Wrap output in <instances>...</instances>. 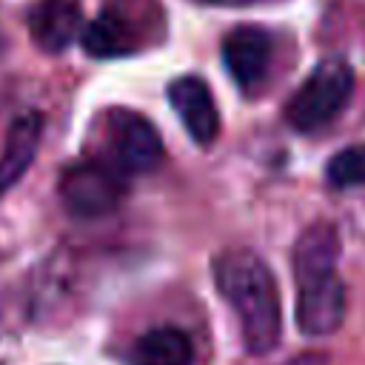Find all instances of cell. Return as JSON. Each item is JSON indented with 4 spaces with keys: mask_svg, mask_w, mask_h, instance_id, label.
<instances>
[{
    "mask_svg": "<svg viewBox=\"0 0 365 365\" xmlns=\"http://www.w3.org/2000/svg\"><path fill=\"white\" fill-rule=\"evenodd\" d=\"M214 282L234 308L248 354H271L282 336L279 288L271 268L248 248H228L214 259Z\"/></svg>",
    "mask_w": 365,
    "mask_h": 365,
    "instance_id": "1",
    "label": "cell"
},
{
    "mask_svg": "<svg viewBox=\"0 0 365 365\" xmlns=\"http://www.w3.org/2000/svg\"><path fill=\"white\" fill-rule=\"evenodd\" d=\"M339 234L331 222L302 231L294 245L297 325L305 336H331L345 317V285L336 274Z\"/></svg>",
    "mask_w": 365,
    "mask_h": 365,
    "instance_id": "2",
    "label": "cell"
},
{
    "mask_svg": "<svg viewBox=\"0 0 365 365\" xmlns=\"http://www.w3.org/2000/svg\"><path fill=\"white\" fill-rule=\"evenodd\" d=\"M351 91H354L351 66L339 57H328L294 91V97L285 106V120L291 123V128L302 134L319 131L339 117V111L351 100Z\"/></svg>",
    "mask_w": 365,
    "mask_h": 365,
    "instance_id": "3",
    "label": "cell"
},
{
    "mask_svg": "<svg viewBox=\"0 0 365 365\" xmlns=\"http://www.w3.org/2000/svg\"><path fill=\"white\" fill-rule=\"evenodd\" d=\"M128 185L123 171L108 160H80L60 177V197L74 217H106L120 208Z\"/></svg>",
    "mask_w": 365,
    "mask_h": 365,
    "instance_id": "4",
    "label": "cell"
},
{
    "mask_svg": "<svg viewBox=\"0 0 365 365\" xmlns=\"http://www.w3.org/2000/svg\"><path fill=\"white\" fill-rule=\"evenodd\" d=\"M108 163L117 165L123 174H145L160 165L163 140L148 117L117 108L108 111Z\"/></svg>",
    "mask_w": 365,
    "mask_h": 365,
    "instance_id": "5",
    "label": "cell"
},
{
    "mask_svg": "<svg viewBox=\"0 0 365 365\" xmlns=\"http://www.w3.org/2000/svg\"><path fill=\"white\" fill-rule=\"evenodd\" d=\"M274 40L259 26H237L222 40V63L240 88H257L268 74Z\"/></svg>",
    "mask_w": 365,
    "mask_h": 365,
    "instance_id": "6",
    "label": "cell"
},
{
    "mask_svg": "<svg viewBox=\"0 0 365 365\" xmlns=\"http://www.w3.org/2000/svg\"><path fill=\"white\" fill-rule=\"evenodd\" d=\"M168 103L197 145H211L220 134V111L205 80L185 74L168 86Z\"/></svg>",
    "mask_w": 365,
    "mask_h": 365,
    "instance_id": "7",
    "label": "cell"
},
{
    "mask_svg": "<svg viewBox=\"0 0 365 365\" xmlns=\"http://www.w3.org/2000/svg\"><path fill=\"white\" fill-rule=\"evenodd\" d=\"M26 23L40 51L60 54L80 37L83 9L80 0H37L29 9Z\"/></svg>",
    "mask_w": 365,
    "mask_h": 365,
    "instance_id": "8",
    "label": "cell"
},
{
    "mask_svg": "<svg viewBox=\"0 0 365 365\" xmlns=\"http://www.w3.org/2000/svg\"><path fill=\"white\" fill-rule=\"evenodd\" d=\"M40 137H43V117L37 111H26L11 123L0 154V197L9 188H14V182L29 171L40 148Z\"/></svg>",
    "mask_w": 365,
    "mask_h": 365,
    "instance_id": "9",
    "label": "cell"
},
{
    "mask_svg": "<svg viewBox=\"0 0 365 365\" xmlns=\"http://www.w3.org/2000/svg\"><path fill=\"white\" fill-rule=\"evenodd\" d=\"M194 342L185 331L174 325H160L145 331L134 342V365H191Z\"/></svg>",
    "mask_w": 365,
    "mask_h": 365,
    "instance_id": "10",
    "label": "cell"
},
{
    "mask_svg": "<svg viewBox=\"0 0 365 365\" xmlns=\"http://www.w3.org/2000/svg\"><path fill=\"white\" fill-rule=\"evenodd\" d=\"M80 43L86 48V54L97 57V60H108V57H125L137 48V37L134 29L114 11H103L100 17H94L83 34Z\"/></svg>",
    "mask_w": 365,
    "mask_h": 365,
    "instance_id": "11",
    "label": "cell"
},
{
    "mask_svg": "<svg viewBox=\"0 0 365 365\" xmlns=\"http://www.w3.org/2000/svg\"><path fill=\"white\" fill-rule=\"evenodd\" d=\"M325 177L334 188H356L365 185V145H348L342 151H336L328 160Z\"/></svg>",
    "mask_w": 365,
    "mask_h": 365,
    "instance_id": "12",
    "label": "cell"
},
{
    "mask_svg": "<svg viewBox=\"0 0 365 365\" xmlns=\"http://www.w3.org/2000/svg\"><path fill=\"white\" fill-rule=\"evenodd\" d=\"M288 365H328V356H322V354H302V356L291 359Z\"/></svg>",
    "mask_w": 365,
    "mask_h": 365,
    "instance_id": "13",
    "label": "cell"
},
{
    "mask_svg": "<svg viewBox=\"0 0 365 365\" xmlns=\"http://www.w3.org/2000/svg\"><path fill=\"white\" fill-rule=\"evenodd\" d=\"M202 3H211V6H248L254 0H202Z\"/></svg>",
    "mask_w": 365,
    "mask_h": 365,
    "instance_id": "14",
    "label": "cell"
}]
</instances>
